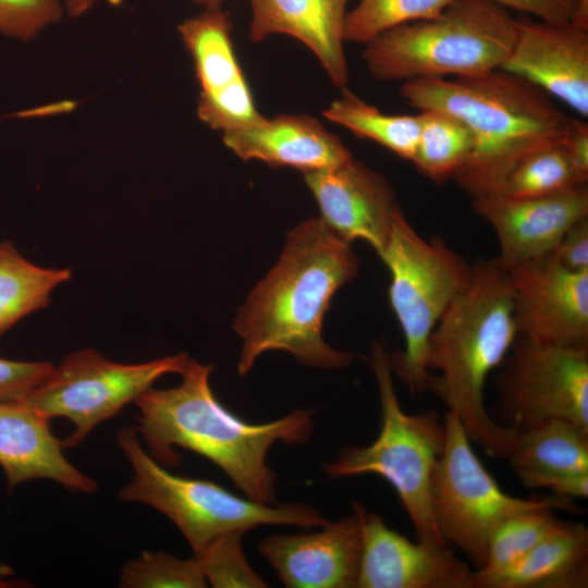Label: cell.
Returning <instances> with one entry per match:
<instances>
[{
	"instance_id": "1",
	"label": "cell",
	"mask_w": 588,
	"mask_h": 588,
	"mask_svg": "<svg viewBox=\"0 0 588 588\" xmlns=\"http://www.w3.org/2000/svg\"><path fill=\"white\" fill-rule=\"evenodd\" d=\"M358 269L351 244L332 233L319 217L292 229L275 265L234 318L233 329L242 340L238 373L245 376L257 358L270 351L287 352L317 368L347 366L353 354L330 346L323 339L322 323L334 294Z\"/></svg>"
},
{
	"instance_id": "2",
	"label": "cell",
	"mask_w": 588,
	"mask_h": 588,
	"mask_svg": "<svg viewBox=\"0 0 588 588\" xmlns=\"http://www.w3.org/2000/svg\"><path fill=\"white\" fill-rule=\"evenodd\" d=\"M212 369L189 358L179 385L147 389L134 402L139 412L135 429L161 465L180 464L174 446L193 451L216 464L245 497L271 504L277 477L267 464L268 453L277 442H306L314 412L296 409L269 422H247L215 396Z\"/></svg>"
},
{
	"instance_id": "3",
	"label": "cell",
	"mask_w": 588,
	"mask_h": 588,
	"mask_svg": "<svg viewBox=\"0 0 588 588\" xmlns=\"http://www.w3.org/2000/svg\"><path fill=\"white\" fill-rule=\"evenodd\" d=\"M507 270L495 258L471 265L467 283L434 327L427 348V389L454 414L471 442L506 458L516 430L495 421L485 404V384L517 336Z\"/></svg>"
},
{
	"instance_id": "4",
	"label": "cell",
	"mask_w": 588,
	"mask_h": 588,
	"mask_svg": "<svg viewBox=\"0 0 588 588\" xmlns=\"http://www.w3.org/2000/svg\"><path fill=\"white\" fill-rule=\"evenodd\" d=\"M414 108L449 113L470 132L473 147L453 179L470 198L497 193L509 170L565 138L571 118L534 84L501 69L467 77L405 81Z\"/></svg>"
},
{
	"instance_id": "5",
	"label": "cell",
	"mask_w": 588,
	"mask_h": 588,
	"mask_svg": "<svg viewBox=\"0 0 588 588\" xmlns=\"http://www.w3.org/2000/svg\"><path fill=\"white\" fill-rule=\"evenodd\" d=\"M516 20L489 0H454L439 15L388 29L365 45L364 63L381 81L467 77L501 69Z\"/></svg>"
},
{
	"instance_id": "6",
	"label": "cell",
	"mask_w": 588,
	"mask_h": 588,
	"mask_svg": "<svg viewBox=\"0 0 588 588\" xmlns=\"http://www.w3.org/2000/svg\"><path fill=\"white\" fill-rule=\"evenodd\" d=\"M370 366L378 385L381 426L375 441L366 446H347L324 473L332 479L377 475L395 490L416 538L448 544L431 509V482L444 448L443 421L434 411L407 414L393 384L389 354L382 342L372 345Z\"/></svg>"
},
{
	"instance_id": "7",
	"label": "cell",
	"mask_w": 588,
	"mask_h": 588,
	"mask_svg": "<svg viewBox=\"0 0 588 588\" xmlns=\"http://www.w3.org/2000/svg\"><path fill=\"white\" fill-rule=\"evenodd\" d=\"M117 439L133 471L119 493L120 499L144 503L166 515L196 556L229 532L245 534L261 525L320 527L328 522L307 504L261 503L238 497L210 480L171 474L145 451L135 427L121 429Z\"/></svg>"
},
{
	"instance_id": "8",
	"label": "cell",
	"mask_w": 588,
	"mask_h": 588,
	"mask_svg": "<svg viewBox=\"0 0 588 588\" xmlns=\"http://www.w3.org/2000/svg\"><path fill=\"white\" fill-rule=\"evenodd\" d=\"M390 272L389 301L404 350L389 355L392 372L412 394L427 390V348L438 321L468 281L471 265L442 240L420 236L400 211L379 256Z\"/></svg>"
},
{
	"instance_id": "9",
	"label": "cell",
	"mask_w": 588,
	"mask_h": 588,
	"mask_svg": "<svg viewBox=\"0 0 588 588\" xmlns=\"http://www.w3.org/2000/svg\"><path fill=\"white\" fill-rule=\"evenodd\" d=\"M445 441L431 482V509L446 543L474 569L485 565L490 539L510 517L532 510H577L574 499L553 494L522 499L506 493L478 458L458 418L446 412Z\"/></svg>"
},
{
	"instance_id": "10",
	"label": "cell",
	"mask_w": 588,
	"mask_h": 588,
	"mask_svg": "<svg viewBox=\"0 0 588 588\" xmlns=\"http://www.w3.org/2000/svg\"><path fill=\"white\" fill-rule=\"evenodd\" d=\"M189 356L177 354L140 364L109 360L93 348L65 356L22 403L47 419L63 417L75 427L64 449L78 445L100 422L167 373H182Z\"/></svg>"
},
{
	"instance_id": "11",
	"label": "cell",
	"mask_w": 588,
	"mask_h": 588,
	"mask_svg": "<svg viewBox=\"0 0 588 588\" xmlns=\"http://www.w3.org/2000/svg\"><path fill=\"white\" fill-rule=\"evenodd\" d=\"M498 422L520 430L565 419L588 431V347L517 334L493 376Z\"/></svg>"
},
{
	"instance_id": "12",
	"label": "cell",
	"mask_w": 588,
	"mask_h": 588,
	"mask_svg": "<svg viewBox=\"0 0 588 588\" xmlns=\"http://www.w3.org/2000/svg\"><path fill=\"white\" fill-rule=\"evenodd\" d=\"M177 30L199 86L198 119L222 134L262 121L234 51L229 13L221 7L205 8Z\"/></svg>"
},
{
	"instance_id": "13",
	"label": "cell",
	"mask_w": 588,
	"mask_h": 588,
	"mask_svg": "<svg viewBox=\"0 0 588 588\" xmlns=\"http://www.w3.org/2000/svg\"><path fill=\"white\" fill-rule=\"evenodd\" d=\"M507 273L519 335L588 347V270H571L550 253Z\"/></svg>"
},
{
	"instance_id": "14",
	"label": "cell",
	"mask_w": 588,
	"mask_h": 588,
	"mask_svg": "<svg viewBox=\"0 0 588 588\" xmlns=\"http://www.w3.org/2000/svg\"><path fill=\"white\" fill-rule=\"evenodd\" d=\"M362 532L357 588H473V572L448 544L412 541L353 502Z\"/></svg>"
},
{
	"instance_id": "15",
	"label": "cell",
	"mask_w": 588,
	"mask_h": 588,
	"mask_svg": "<svg viewBox=\"0 0 588 588\" xmlns=\"http://www.w3.org/2000/svg\"><path fill=\"white\" fill-rule=\"evenodd\" d=\"M471 206L493 230L497 259L505 270L554 250L563 235L588 217L587 184L560 192L530 196L486 195L471 198Z\"/></svg>"
},
{
	"instance_id": "16",
	"label": "cell",
	"mask_w": 588,
	"mask_h": 588,
	"mask_svg": "<svg viewBox=\"0 0 588 588\" xmlns=\"http://www.w3.org/2000/svg\"><path fill=\"white\" fill-rule=\"evenodd\" d=\"M303 175L324 225L350 244L366 242L380 256L402 211L389 181L354 158Z\"/></svg>"
},
{
	"instance_id": "17",
	"label": "cell",
	"mask_w": 588,
	"mask_h": 588,
	"mask_svg": "<svg viewBox=\"0 0 588 588\" xmlns=\"http://www.w3.org/2000/svg\"><path fill=\"white\" fill-rule=\"evenodd\" d=\"M501 70L588 117V27L516 20L514 45Z\"/></svg>"
},
{
	"instance_id": "18",
	"label": "cell",
	"mask_w": 588,
	"mask_h": 588,
	"mask_svg": "<svg viewBox=\"0 0 588 588\" xmlns=\"http://www.w3.org/2000/svg\"><path fill=\"white\" fill-rule=\"evenodd\" d=\"M320 528L268 536L260 541L258 552L286 587H356L362 554L358 517L353 512Z\"/></svg>"
},
{
	"instance_id": "19",
	"label": "cell",
	"mask_w": 588,
	"mask_h": 588,
	"mask_svg": "<svg viewBox=\"0 0 588 588\" xmlns=\"http://www.w3.org/2000/svg\"><path fill=\"white\" fill-rule=\"evenodd\" d=\"M527 489L587 499L588 431L565 419H548L516 430L506 457Z\"/></svg>"
},
{
	"instance_id": "20",
	"label": "cell",
	"mask_w": 588,
	"mask_h": 588,
	"mask_svg": "<svg viewBox=\"0 0 588 588\" xmlns=\"http://www.w3.org/2000/svg\"><path fill=\"white\" fill-rule=\"evenodd\" d=\"M222 140L244 161L259 160L302 173L334 168L353 158L335 134L304 113L265 117L255 125L222 134Z\"/></svg>"
},
{
	"instance_id": "21",
	"label": "cell",
	"mask_w": 588,
	"mask_h": 588,
	"mask_svg": "<svg viewBox=\"0 0 588 588\" xmlns=\"http://www.w3.org/2000/svg\"><path fill=\"white\" fill-rule=\"evenodd\" d=\"M351 0H249L248 35L254 42L282 34L304 44L318 59L331 83L347 87L344 20Z\"/></svg>"
},
{
	"instance_id": "22",
	"label": "cell",
	"mask_w": 588,
	"mask_h": 588,
	"mask_svg": "<svg viewBox=\"0 0 588 588\" xmlns=\"http://www.w3.org/2000/svg\"><path fill=\"white\" fill-rule=\"evenodd\" d=\"M63 450L49 419L22 402L0 401V466L9 489L27 480L50 479L72 491H96V481L77 469Z\"/></svg>"
},
{
	"instance_id": "23",
	"label": "cell",
	"mask_w": 588,
	"mask_h": 588,
	"mask_svg": "<svg viewBox=\"0 0 588 588\" xmlns=\"http://www.w3.org/2000/svg\"><path fill=\"white\" fill-rule=\"evenodd\" d=\"M588 529L566 524L519 562L486 579L479 588H587Z\"/></svg>"
},
{
	"instance_id": "24",
	"label": "cell",
	"mask_w": 588,
	"mask_h": 588,
	"mask_svg": "<svg viewBox=\"0 0 588 588\" xmlns=\"http://www.w3.org/2000/svg\"><path fill=\"white\" fill-rule=\"evenodd\" d=\"M71 279L69 268H44L0 242V334L27 315L47 307L52 291Z\"/></svg>"
},
{
	"instance_id": "25",
	"label": "cell",
	"mask_w": 588,
	"mask_h": 588,
	"mask_svg": "<svg viewBox=\"0 0 588 588\" xmlns=\"http://www.w3.org/2000/svg\"><path fill=\"white\" fill-rule=\"evenodd\" d=\"M322 115L354 136L375 142L402 159L412 161L414 158L419 135L418 114L383 113L344 87Z\"/></svg>"
},
{
	"instance_id": "26",
	"label": "cell",
	"mask_w": 588,
	"mask_h": 588,
	"mask_svg": "<svg viewBox=\"0 0 588 588\" xmlns=\"http://www.w3.org/2000/svg\"><path fill=\"white\" fill-rule=\"evenodd\" d=\"M419 115V135L411 162L436 183L454 176L464 164L473 147L470 132L455 117L438 111L422 110Z\"/></svg>"
},
{
	"instance_id": "27",
	"label": "cell",
	"mask_w": 588,
	"mask_h": 588,
	"mask_svg": "<svg viewBox=\"0 0 588 588\" xmlns=\"http://www.w3.org/2000/svg\"><path fill=\"white\" fill-rule=\"evenodd\" d=\"M565 524L552 509L527 511L506 519L490 539L485 565L473 572V588L515 565Z\"/></svg>"
},
{
	"instance_id": "28",
	"label": "cell",
	"mask_w": 588,
	"mask_h": 588,
	"mask_svg": "<svg viewBox=\"0 0 588 588\" xmlns=\"http://www.w3.org/2000/svg\"><path fill=\"white\" fill-rule=\"evenodd\" d=\"M587 181L575 170L561 142L519 160L505 174L494 195L516 198L540 196L587 184Z\"/></svg>"
},
{
	"instance_id": "29",
	"label": "cell",
	"mask_w": 588,
	"mask_h": 588,
	"mask_svg": "<svg viewBox=\"0 0 588 588\" xmlns=\"http://www.w3.org/2000/svg\"><path fill=\"white\" fill-rule=\"evenodd\" d=\"M454 0H359L346 12L344 40L366 45L393 27L434 17Z\"/></svg>"
},
{
	"instance_id": "30",
	"label": "cell",
	"mask_w": 588,
	"mask_h": 588,
	"mask_svg": "<svg viewBox=\"0 0 588 588\" xmlns=\"http://www.w3.org/2000/svg\"><path fill=\"white\" fill-rule=\"evenodd\" d=\"M120 586L125 588H204L207 580L199 560L180 559L164 551H144L121 571Z\"/></svg>"
},
{
	"instance_id": "31",
	"label": "cell",
	"mask_w": 588,
	"mask_h": 588,
	"mask_svg": "<svg viewBox=\"0 0 588 588\" xmlns=\"http://www.w3.org/2000/svg\"><path fill=\"white\" fill-rule=\"evenodd\" d=\"M244 532H229L216 539L196 556L207 584L216 588L267 587V583L252 568L243 551Z\"/></svg>"
},
{
	"instance_id": "32",
	"label": "cell",
	"mask_w": 588,
	"mask_h": 588,
	"mask_svg": "<svg viewBox=\"0 0 588 588\" xmlns=\"http://www.w3.org/2000/svg\"><path fill=\"white\" fill-rule=\"evenodd\" d=\"M60 0H0V33L23 41L58 23L64 13Z\"/></svg>"
},
{
	"instance_id": "33",
	"label": "cell",
	"mask_w": 588,
	"mask_h": 588,
	"mask_svg": "<svg viewBox=\"0 0 588 588\" xmlns=\"http://www.w3.org/2000/svg\"><path fill=\"white\" fill-rule=\"evenodd\" d=\"M48 362H19L0 357V401L22 402L50 373Z\"/></svg>"
},
{
	"instance_id": "34",
	"label": "cell",
	"mask_w": 588,
	"mask_h": 588,
	"mask_svg": "<svg viewBox=\"0 0 588 588\" xmlns=\"http://www.w3.org/2000/svg\"><path fill=\"white\" fill-rule=\"evenodd\" d=\"M537 17L540 22L563 24L575 22L588 27V4L585 0H489Z\"/></svg>"
},
{
	"instance_id": "35",
	"label": "cell",
	"mask_w": 588,
	"mask_h": 588,
	"mask_svg": "<svg viewBox=\"0 0 588 588\" xmlns=\"http://www.w3.org/2000/svg\"><path fill=\"white\" fill-rule=\"evenodd\" d=\"M552 254L571 270H588V217L575 223L563 235Z\"/></svg>"
},
{
	"instance_id": "36",
	"label": "cell",
	"mask_w": 588,
	"mask_h": 588,
	"mask_svg": "<svg viewBox=\"0 0 588 588\" xmlns=\"http://www.w3.org/2000/svg\"><path fill=\"white\" fill-rule=\"evenodd\" d=\"M563 144L575 170L588 180V125L571 118Z\"/></svg>"
},
{
	"instance_id": "37",
	"label": "cell",
	"mask_w": 588,
	"mask_h": 588,
	"mask_svg": "<svg viewBox=\"0 0 588 588\" xmlns=\"http://www.w3.org/2000/svg\"><path fill=\"white\" fill-rule=\"evenodd\" d=\"M64 11L72 17H78L87 13L96 4L97 0H60Z\"/></svg>"
},
{
	"instance_id": "38",
	"label": "cell",
	"mask_w": 588,
	"mask_h": 588,
	"mask_svg": "<svg viewBox=\"0 0 588 588\" xmlns=\"http://www.w3.org/2000/svg\"><path fill=\"white\" fill-rule=\"evenodd\" d=\"M13 569L8 565L0 564V588L14 587L16 581L11 579Z\"/></svg>"
},
{
	"instance_id": "39",
	"label": "cell",
	"mask_w": 588,
	"mask_h": 588,
	"mask_svg": "<svg viewBox=\"0 0 588 588\" xmlns=\"http://www.w3.org/2000/svg\"><path fill=\"white\" fill-rule=\"evenodd\" d=\"M196 4H199L205 8H215L221 7L225 0H193Z\"/></svg>"
},
{
	"instance_id": "40",
	"label": "cell",
	"mask_w": 588,
	"mask_h": 588,
	"mask_svg": "<svg viewBox=\"0 0 588 588\" xmlns=\"http://www.w3.org/2000/svg\"><path fill=\"white\" fill-rule=\"evenodd\" d=\"M585 2L588 4V0H585Z\"/></svg>"
}]
</instances>
